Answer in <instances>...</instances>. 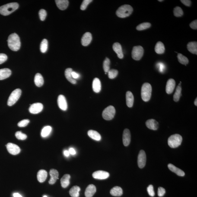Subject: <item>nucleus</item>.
Returning a JSON list of instances; mask_svg holds the SVG:
<instances>
[{
  "label": "nucleus",
  "instance_id": "1",
  "mask_svg": "<svg viewBox=\"0 0 197 197\" xmlns=\"http://www.w3.org/2000/svg\"><path fill=\"white\" fill-rule=\"evenodd\" d=\"M9 48L12 50L17 51L20 49V38L17 34H11L9 36L7 40Z\"/></svg>",
  "mask_w": 197,
  "mask_h": 197
},
{
  "label": "nucleus",
  "instance_id": "2",
  "mask_svg": "<svg viewBox=\"0 0 197 197\" xmlns=\"http://www.w3.org/2000/svg\"><path fill=\"white\" fill-rule=\"evenodd\" d=\"M18 7V4L15 2L5 4L0 7V14L4 16L9 15L17 10Z\"/></svg>",
  "mask_w": 197,
  "mask_h": 197
},
{
  "label": "nucleus",
  "instance_id": "3",
  "mask_svg": "<svg viewBox=\"0 0 197 197\" xmlns=\"http://www.w3.org/2000/svg\"><path fill=\"white\" fill-rule=\"evenodd\" d=\"M133 8L131 6L125 4L120 7L116 11L118 17L121 18H124L128 17L132 14Z\"/></svg>",
  "mask_w": 197,
  "mask_h": 197
},
{
  "label": "nucleus",
  "instance_id": "4",
  "mask_svg": "<svg viewBox=\"0 0 197 197\" xmlns=\"http://www.w3.org/2000/svg\"><path fill=\"white\" fill-rule=\"evenodd\" d=\"M152 87L149 83H146L143 84L141 88L142 98L144 102H148L151 98Z\"/></svg>",
  "mask_w": 197,
  "mask_h": 197
},
{
  "label": "nucleus",
  "instance_id": "5",
  "mask_svg": "<svg viewBox=\"0 0 197 197\" xmlns=\"http://www.w3.org/2000/svg\"><path fill=\"white\" fill-rule=\"evenodd\" d=\"M182 137L179 134L171 135L168 139V144L170 147L175 148L181 145L182 142Z\"/></svg>",
  "mask_w": 197,
  "mask_h": 197
},
{
  "label": "nucleus",
  "instance_id": "6",
  "mask_svg": "<svg viewBox=\"0 0 197 197\" xmlns=\"http://www.w3.org/2000/svg\"><path fill=\"white\" fill-rule=\"evenodd\" d=\"M22 91L20 89L15 90L10 94L8 98L7 104L11 106L15 104L21 96Z\"/></svg>",
  "mask_w": 197,
  "mask_h": 197
},
{
  "label": "nucleus",
  "instance_id": "7",
  "mask_svg": "<svg viewBox=\"0 0 197 197\" xmlns=\"http://www.w3.org/2000/svg\"><path fill=\"white\" fill-rule=\"evenodd\" d=\"M116 111L113 106H109L106 108L103 111L102 116L104 119L107 121L112 119L114 117Z\"/></svg>",
  "mask_w": 197,
  "mask_h": 197
},
{
  "label": "nucleus",
  "instance_id": "8",
  "mask_svg": "<svg viewBox=\"0 0 197 197\" xmlns=\"http://www.w3.org/2000/svg\"><path fill=\"white\" fill-rule=\"evenodd\" d=\"M144 53V49L141 46H134L132 51V57L135 60H140L142 57Z\"/></svg>",
  "mask_w": 197,
  "mask_h": 197
},
{
  "label": "nucleus",
  "instance_id": "9",
  "mask_svg": "<svg viewBox=\"0 0 197 197\" xmlns=\"http://www.w3.org/2000/svg\"><path fill=\"white\" fill-rule=\"evenodd\" d=\"M147 157L145 152L143 150H141L139 153L138 157V164L139 167L143 168L145 166Z\"/></svg>",
  "mask_w": 197,
  "mask_h": 197
},
{
  "label": "nucleus",
  "instance_id": "10",
  "mask_svg": "<svg viewBox=\"0 0 197 197\" xmlns=\"http://www.w3.org/2000/svg\"><path fill=\"white\" fill-rule=\"evenodd\" d=\"M7 150L9 153L14 155L19 154L20 152V149L18 146L11 143H9L6 145Z\"/></svg>",
  "mask_w": 197,
  "mask_h": 197
},
{
  "label": "nucleus",
  "instance_id": "11",
  "mask_svg": "<svg viewBox=\"0 0 197 197\" xmlns=\"http://www.w3.org/2000/svg\"><path fill=\"white\" fill-rule=\"evenodd\" d=\"M43 109V105L39 103H35L31 105L29 108L30 113L33 114H37L42 111Z\"/></svg>",
  "mask_w": 197,
  "mask_h": 197
},
{
  "label": "nucleus",
  "instance_id": "12",
  "mask_svg": "<svg viewBox=\"0 0 197 197\" xmlns=\"http://www.w3.org/2000/svg\"><path fill=\"white\" fill-rule=\"evenodd\" d=\"M109 176V173L108 172L103 170H98L95 172L93 174V178L99 179H107Z\"/></svg>",
  "mask_w": 197,
  "mask_h": 197
},
{
  "label": "nucleus",
  "instance_id": "13",
  "mask_svg": "<svg viewBox=\"0 0 197 197\" xmlns=\"http://www.w3.org/2000/svg\"><path fill=\"white\" fill-rule=\"evenodd\" d=\"M57 103L58 107L61 110L66 111L68 108L66 99L63 95H60L58 97Z\"/></svg>",
  "mask_w": 197,
  "mask_h": 197
},
{
  "label": "nucleus",
  "instance_id": "14",
  "mask_svg": "<svg viewBox=\"0 0 197 197\" xmlns=\"http://www.w3.org/2000/svg\"><path fill=\"white\" fill-rule=\"evenodd\" d=\"M131 142V134L129 129L124 130L123 134V142L124 146L127 147L129 145Z\"/></svg>",
  "mask_w": 197,
  "mask_h": 197
},
{
  "label": "nucleus",
  "instance_id": "15",
  "mask_svg": "<svg viewBox=\"0 0 197 197\" xmlns=\"http://www.w3.org/2000/svg\"><path fill=\"white\" fill-rule=\"evenodd\" d=\"M176 86V82L173 79H169L166 83V92L168 94H170L173 93Z\"/></svg>",
  "mask_w": 197,
  "mask_h": 197
},
{
  "label": "nucleus",
  "instance_id": "16",
  "mask_svg": "<svg viewBox=\"0 0 197 197\" xmlns=\"http://www.w3.org/2000/svg\"><path fill=\"white\" fill-rule=\"evenodd\" d=\"M51 178L49 180V183L50 184H53L56 182L57 179H58L59 174L58 171L55 169H51L49 172Z\"/></svg>",
  "mask_w": 197,
  "mask_h": 197
},
{
  "label": "nucleus",
  "instance_id": "17",
  "mask_svg": "<svg viewBox=\"0 0 197 197\" xmlns=\"http://www.w3.org/2000/svg\"><path fill=\"white\" fill-rule=\"evenodd\" d=\"M92 40L91 33L87 32L84 34L81 39L82 45L84 46H87L90 44Z\"/></svg>",
  "mask_w": 197,
  "mask_h": 197
},
{
  "label": "nucleus",
  "instance_id": "18",
  "mask_svg": "<svg viewBox=\"0 0 197 197\" xmlns=\"http://www.w3.org/2000/svg\"><path fill=\"white\" fill-rule=\"evenodd\" d=\"M146 125L149 129L156 130L158 129L159 125L158 122L155 120L151 119L148 120L146 122Z\"/></svg>",
  "mask_w": 197,
  "mask_h": 197
},
{
  "label": "nucleus",
  "instance_id": "19",
  "mask_svg": "<svg viewBox=\"0 0 197 197\" xmlns=\"http://www.w3.org/2000/svg\"><path fill=\"white\" fill-rule=\"evenodd\" d=\"M113 49L117 55L118 57L122 59L123 57V53L122 46L118 42H115L113 45Z\"/></svg>",
  "mask_w": 197,
  "mask_h": 197
},
{
  "label": "nucleus",
  "instance_id": "20",
  "mask_svg": "<svg viewBox=\"0 0 197 197\" xmlns=\"http://www.w3.org/2000/svg\"><path fill=\"white\" fill-rule=\"evenodd\" d=\"M96 186L93 184H90L87 187L85 192L86 197H92L96 192Z\"/></svg>",
  "mask_w": 197,
  "mask_h": 197
},
{
  "label": "nucleus",
  "instance_id": "21",
  "mask_svg": "<svg viewBox=\"0 0 197 197\" xmlns=\"http://www.w3.org/2000/svg\"><path fill=\"white\" fill-rule=\"evenodd\" d=\"M168 167L169 170L171 171L172 172H174L178 176H185L184 172L179 169V168L176 167V166L174 165L171 163H169L168 165Z\"/></svg>",
  "mask_w": 197,
  "mask_h": 197
},
{
  "label": "nucleus",
  "instance_id": "22",
  "mask_svg": "<svg viewBox=\"0 0 197 197\" xmlns=\"http://www.w3.org/2000/svg\"><path fill=\"white\" fill-rule=\"evenodd\" d=\"M93 91L96 93H99L101 90V83L98 78H95L93 80Z\"/></svg>",
  "mask_w": 197,
  "mask_h": 197
},
{
  "label": "nucleus",
  "instance_id": "23",
  "mask_svg": "<svg viewBox=\"0 0 197 197\" xmlns=\"http://www.w3.org/2000/svg\"><path fill=\"white\" fill-rule=\"evenodd\" d=\"M11 71L9 69L3 68L0 69V80L5 79L11 76Z\"/></svg>",
  "mask_w": 197,
  "mask_h": 197
},
{
  "label": "nucleus",
  "instance_id": "24",
  "mask_svg": "<svg viewBox=\"0 0 197 197\" xmlns=\"http://www.w3.org/2000/svg\"><path fill=\"white\" fill-rule=\"evenodd\" d=\"M126 101L127 106L128 107H132L133 105L134 97L131 92L127 91L126 93Z\"/></svg>",
  "mask_w": 197,
  "mask_h": 197
},
{
  "label": "nucleus",
  "instance_id": "25",
  "mask_svg": "<svg viewBox=\"0 0 197 197\" xmlns=\"http://www.w3.org/2000/svg\"><path fill=\"white\" fill-rule=\"evenodd\" d=\"M48 173L45 170H40L38 172L37 175L38 180L40 182H44L47 177Z\"/></svg>",
  "mask_w": 197,
  "mask_h": 197
},
{
  "label": "nucleus",
  "instance_id": "26",
  "mask_svg": "<svg viewBox=\"0 0 197 197\" xmlns=\"http://www.w3.org/2000/svg\"><path fill=\"white\" fill-rule=\"evenodd\" d=\"M55 2L58 8L62 10H65L69 4V1L68 0H56Z\"/></svg>",
  "mask_w": 197,
  "mask_h": 197
},
{
  "label": "nucleus",
  "instance_id": "27",
  "mask_svg": "<svg viewBox=\"0 0 197 197\" xmlns=\"http://www.w3.org/2000/svg\"><path fill=\"white\" fill-rule=\"evenodd\" d=\"M73 71L72 69L71 68H67L65 72V75L66 78L70 83L73 84H75L76 83V81L73 78L72 75V72Z\"/></svg>",
  "mask_w": 197,
  "mask_h": 197
},
{
  "label": "nucleus",
  "instance_id": "28",
  "mask_svg": "<svg viewBox=\"0 0 197 197\" xmlns=\"http://www.w3.org/2000/svg\"><path fill=\"white\" fill-rule=\"evenodd\" d=\"M88 135L90 138L95 141H99L101 139L100 134L97 131L93 130H90L88 132Z\"/></svg>",
  "mask_w": 197,
  "mask_h": 197
},
{
  "label": "nucleus",
  "instance_id": "29",
  "mask_svg": "<svg viewBox=\"0 0 197 197\" xmlns=\"http://www.w3.org/2000/svg\"><path fill=\"white\" fill-rule=\"evenodd\" d=\"M34 81L35 84L38 87H41L43 84V77L39 73H37L35 75Z\"/></svg>",
  "mask_w": 197,
  "mask_h": 197
},
{
  "label": "nucleus",
  "instance_id": "30",
  "mask_svg": "<svg viewBox=\"0 0 197 197\" xmlns=\"http://www.w3.org/2000/svg\"><path fill=\"white\" fill-rule=\"evenodd\" d=\"M187 49L189 52L193 54L197 55V42H191L188 43L187 46Z\"/></svg>",
  "mask_w": 197,
  "mask_h": 197
},
{
  "label": "nucleus",
  "instance_id": "31",
  "mask_svg": "<svg viewBox=\"0 0 197 197\" xmlns=\"http://www.w3.org/2000/svg\"><path fill=\"white\" fill-rule=\"evenodd\" d=\"M71 178L70 175L69 174H65L63 176L61 179V186L64 188H67L70 184L69 179Z\"/></svg>",
  "mask_w": 197,
  "mask_h": 197
},
{
  "label": "nucleus",
  "instance_id": "32",
  "mask_svg": "<svg viewBox=\"0 0 197 197\" xmlns=\"http://www.w3.org/2000/svg\"><path fill=\"white\" fill-rule=\"evenodd\" d=\"M110 193L113 196H120L123 194V190L120 187L115 186L111 190Z\"/></svg>",
  "mask_w": 197,
  "mask_h": 197
},
{
  "label": "nucleus",
  "instance_id": "33",
  "mask_svg": "<svg viewBox=\"0 0 197 197\" xmlns=\"http://www.w3.org/2000/svg\"><path fill=\"white\" fill-rule=\"evenodd\" d=\"M165 50V46L163 42L160 41L157 42L155 47V51L156 53L158 54H163L164 53Z\"/></svg>",
  "mask_w": 197,
  "mask_h": 197
},
{
  "label": "nucleus",
  "instance_id": "34",
  "mask_svg": "<svg viewBox=\"0 0 197 197\" xmlns=\"http://www.w3.org/2000/svg\"><path fill=\"white\" fill-rule=\"evenodd\" d=\"M80 188L79 186H74L70 189L69 194L72 197H79Z\"/></svg>",
  "mask_w": 197,
  "mask_h": 197
},
{
  "label": "nucleus",
  "instance_id": "35",
  "mask_svg": "<svg viewBox=\"0 0 197 197\" xmlns=\"http://www.w3.org/2000/svg\"><path fill=\"white\" fill-rule=\"evenodd\" d=\"M181 82L177 87L176 89V92L175 93L174 95H173V100L175 102H177L179 101V98L182 95V87L180 86Z\"/></svg>",
  "mask_w": 197,
  "mask_h": 197
},
{
  "label": "nucleus",
  "instance_id": "36",
  "mask_svg": "<svg viewBox=\"0 0 197 197\" xmlns=\"http://www.w3.org/2000/svg\"><path fill=\"white\" fill-rule=\"evenodd\" d=\"M52 130V128L50 126H46L42 129L41 135L42 137H46L50 134Z\"/></svg>",
  "mask_w": 197,
  "mask_h": 197
},
{
  "label": "nucleus",
  "instance_id": "37",
  "mask_svg": "<svg viewBox=\"0 0 197 197\" xmlns=\"http://www.w3.org/2000/svg\"><path fill=\"white\" fill-rule=\"evenodd\" d=\"M177 58L179 62L183 65H186L189 63L188 58L182 54H178Z\"/></svg>",
  "mask_w": 197,
  "mask_h": 197
},
{
  "label": "nucleus",
  "instance_id": "38",
  "mask_svg": "<svg viewBox=\"0 0 197 197\" xmlns=\"http://www.w3.org/2000/svg\"><path fill=\"white\" fill-rule=\"evenodd\" d=\"M151 24L149 22H144L138 25L136 27L137 30L141 31L145 30L151 27Z\"/></svg>",
  "mask_w": 197,
  "mask_h": 197
},
{
  "label": "nucleus",
  "instance_id": "39",
  "mask_svg": "<svg viewBox=\"0 0 197 197\" xmlns=\"http://www.w3.org/2000/svg\"><path fill=\"white\" fill-rule=\"evenodd\" d=\"M48 48V42L46 39H43L40 45V50L43 53L46 52Z\"/></svg>",
  "mask_w": 197,
  "mask_h": 197
},
{
  "label": "nucleus",
  "instance_id": "40",
  "mask_svg": "<svg viewBox=\"0 0 197 197\" xmlns=\"http://www.w3.org/2000/svg\"><path fill=\"white\" fill-rule=\"evenodd\" d=\"M110 60L109 58H106L104 61L103 64V69L105 73H108L110 70Z\"/></svg>",
  "mask_w": 197,
  "mask_h": 197
},
{
  "label": "nucleus",
  "instance_id": "41",
  "mask_svg": "<svg viewBox=\"0 0 197 197\" xmlns=\"http://www.w3.org/2000/svg\"><path fill=\"white\" fill-rule=\"evenodd\" d=\"M174 15L176 17H181L183 15V11L182 8L179 7H175L174 9Z\"/></svg>",
  "mask_w": 197,
  "mask_h": 197
},
{
  "label": "nucleus",
  "instance_id": "42",
  "mask_svg": "<svg viewBox=\"0 0 197 197\" xmlns=\"http://www.w3.org/2000/svg\"><path fill=\"white\" fill-rule=\"evenodd\" d=\"M117 70L114 69L109 70L108 72V76L110 79H114L115 78L118 74Z\"/></svg>",
  "mask_w": 197,
  "mask_h": 197
},
{
  "label": "nucleus",
  "instance_id": "43",
  "mask_svg": "<svg viewBox=\"0 0 197 197\" xmlns=\"http://www.w3.org/2000/svg\"><path fill=\"white\" fill-rule=\"evenodd\" d=\"M15 135L18 139L23 140H26L27 136L25 134L22 133L21 131H17L15 133Z\"/></svg>",
  "mask_w": 197,
  "mask_h": 197
},
{
  "label": "nucleus",
  "instance_id": "44",
  "mask_svg": "<svg viewBox=\"0 0 197 197\" xmlns=\"http://www.w3.org/2000/svg\"><path fill=\"white\" fill-rule=\"evenodd\" d=\"M39 14L41 20L42 21L44 20L47 15L46 10L44 9L40 10L39 11Z\"/></svg>",
  "mask_w": 197,
  "mask_h": 197
},
{
  "label": "nucleus",
  "instance_id": "45",
  "mask_svg": "<svg viewBox=\"0 0 197 197\" xmlns=\"http://www.w3.org/2000/svg\"><path fill=\"white\" fill-rule=\"evenodd\" d=\"M93 1L92 0H84L83 1L82 4H81L80 6V9L82 10H84L87 8V6Z\"/></svg>",
  "mask_w": 197,
  "mask_h": 197
},
{
  "label": "nucleus",
  "instance_id": "46",
  "mask_svg": "<svg viewBox=\"0 0 197 197\" xmlns=\"http://www.w3.org/2000/svg\"><path fill=\"white\" fill-rule=\"evenodd\" d=\"M29 122H30V121L29 119H26L23 120L21 121H20V122H19L18 124V125L20 127H25L28 125V124H29Z\"/></svg>",
  "mask_w": 197,
  "mask_h": 197
},
{
  "label": "nucleus",
  "instance_id": "47",
  "mask_svg": "<svg viewBox=\"0 0 197 197\" xmlns=\"http://www.w3.org/2000/svg\"><path fill=\"white\" fill-rule=\"evenodd\" d=\"M147 191L150 196L152 197L154 196L155 192L153 185H149L148 187L147 188Z\"/></svg>",
  "mask_w": 197,
  "mask_h": 197
},
{
  "label": "nucleus",
  "instance_id": "48",
  "mask_svg": "<svg viewBox=\"0 0 197 197\" xmlns=\"http://www.w3.org/2000/svg\"><path fill=\"white\" fill-rule=\"evenodd\" d=\"M165 190L164 188L160 187L158 188V195L159 197H163L165 193Z\"/></svg>",
  "mask_w": 197,
  "mask_h": 197
},
{
  "label": "nucleus",
  "instance_id": "49",
  "mask_svg": "<svg viewBox=\"0 0 197 197\" xmlns=\"http://www.w3.org/2000/svg\"><path fill=\"white\" fill-rule=\"evenodd\" d=\"M7 59V56L6 54L0 53V64L5 62Z\"/></svg>",
  "mask_w": 197,
  "mask_h": 197
},
{
  "label": "nucleus",
  "instance_id": "50",
  "mask_svg": "<svg viewBox=\"0 0 197 197\" xmlns=\"http://www.w3.org/2000/svg\"><path fill=\"white\" fill-rule=\"evenodd\" d=\"M190 26L191 28L193 29H197V20H194L191 22L189 25Z\"/></svg>",
  "mask_w": 197,
  "mask_h": 197
},
{
  "label": "nucleus",
  "instance_id": "51",
  "mask_svg": "<svg viewBox=\"0 0 197 197\" xmlns=\"http://www.w3.org/2000/svg\"><path fill=\"white\" fill-rule=\"evenodd\" d=\"M157 66H158L159 71L160 72H163L165 69V65L164 64L162 63H160L157 64Z\"/></svg>",
  "mask_w": 197,
  "mask_h": 197
},
{
  "label": "nucleus",
  "instance_id": "52",
  "mask_svg": "<svg viewBox=\"0 0 197 197\" xmlns=\"http://www.w3.org/2000/svg\"><path fill=\"white\" fill-rule=\"evenodd\" d=\"M182 4L187 6H190L191 4V1L189 0H182L180 1Z\"/></svg>",
  "mask_w": 197,
  "mask_h": 197
},
{
  "label": "nucleus",
  "instance_id": "53",
  "mask_svg": "<svg viewBox=\"0 0 197 197\" xmlns=\"http://www.w3.org/2000/svg\"><path fill=\"white\" fill-rule=\"evenodd\" d=\"M72 75L73 78L74 79L79 78L80 76L79 74L74 71H72Z\"/></svg>",
  "mask_w": 197,
  "mask_h": 197
},
{
  "label": "nucleus",
  "instance_id": "54",
  "mask_svg": "<svg viewBox=\"0 0 197 197\" xmlns=\"http://www.w3.org/2000/svg\"><path fill=\"white\" fill-rule=\"evenodd\" d=\"M69 152L70 154L74 155L76 154V151L73 148H70L69 150Z\"/></svg>",
  "mask_w": 197,
  "mask_h": 197
},
{
  "label": "nucleus",
  "instance_id": "55",
  "mask_svg": "<svg viewBox=\"0 0 197 197\" xmlns=\"http://www.w3.org/2000/svg\"><path fill=\"white\" fill-rule=\"evenodd\" d=\"M64 154L65 157H68L69 156L70 153L68 150H65L64 151Z\"/></svg>",
  "mask_w": 197,
  "mask_h": 197
},
{
  "label": "nucleus",
  "instance_id": "56",
  "mask_svg": "<svg viewBox=\"0 0 197 197\" xmlns=\"http://www.w3.org/2000/svg\"><path fill=\"white\" fill-rule=\"evenodd\" d=\"M13 196L14 197H23L20 194L18 193H15L13 194Z\"/></svg>",
  "mask_w": 197,
  "mask_h": 197
},
{
  "label": "nucleus",
  "instance_id": "57",
  "mask_svg": "<svg viewBox=\"0 0 197 197\" xmlns=\"http://www.w3.org/2000/svg\"><path fill=\"white\" fill-rule=\"evenodd\" d=\"M194 104L196 106H197V99L196 98V99H195V102H194Z\"/></svg>",
  "mask_w": 197,
  "mask_h": 197
},
{
  "label": "nucleus",
  "instance_id": "58",
  "mask_svg": "<svg viewBox=\"0 0 197 197\" xmlns=\"http://www.w3.org/2000/svg\"><path fill=\"white\" fill-rule=\"evenodd\" d=\"M43 197H48L46 195L43 196Z\"/></svg>",
  "mask_w": 197,
  "mask_h": 197
},
{
  "label": "nucleus",
  "instance_id": "59",
  "mask_svg": "<svg viewBox=\"0 0 197 197\" xmlns=\"http://www.w3.org/2000/svg\"><path fill=\"white\" fill-rule=\"evenodd\" d=\"M158 1H163V0H162V1H160V0H158Z\"/></svg>",
  "mask_w": 197,
  "mask_h": 197
}]
</instances>
